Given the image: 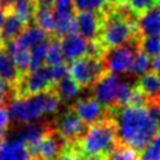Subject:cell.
Segmentation results:
<instances>
[{
    "label": "cell",
    "instance_id": "cell-19",
    "mask_svg": "<svg viewBox=\"0 0 160 160\" xmlns=\"http://www.w3.org/2000/svg\"><path fill=\"white\" fill-rule=\"evenodd\" d=\"M21 74L19 72L18 68L15 66L12 59L6 52L2 44H0V78L8 81L9 84L16 86Z\"/></svg>",
    "mask_w": 160,
    "mask_h": 160
},
{
    "label": "cell",
    "instance_id": "cell-11",
    "mask_svg": "<svg viewBox=\"0 0 160 160\" xmlns=\"http://www.w3.org/2000/svg\"><path fill=\"white\" fill-rule=\"evenodd\" d=\"M101 24H102V11L101 12L78 11V14H75L76 32L80 34L89 42L98 40Z\"/></svg>",
    "mask_w": 160,
    "mask_h": 160
},
{
    "label": "cell",
    "instance_id": "cell-24",
    "mask_svg": "<svg viewBox=\"0 0 160 160\" xmlns=\"http://www.w3.org/2000/svg\"><path fill=\"white\" fill-rule=\"evenodd\" d=\"M150 69H151V59L148 55H145L144 52H141L140 50H136L134 59L131 61L129 72L131 75L141 76V75L146 74Z\"/></svg>",
    "mask_w": 160,
    "mask_h": 160
},
{
    "label": "cell",
    "instance_id": "cell-8",
    "mask_svg": "<svg viewBox=\"0 0 160 160\" xmlns=\"http://www.w3.org/2000/svg\"><path fill=\"white\" fill-rule=\"evenodd\" d=\"M54 130L65 140L66 144H76L86 129L82 120L72 111V109H69L58 115Z\"/></svg>",
    "mask_w": 160,
    "mask_h": 160
},
{
    "label": "cell",
    "instance_id": "cell-15",
    "mask_svg": "<svg viewBox=\"0 0 160 160\" xmlns=\"http://www.w3.org/2000/svg\"><path fill=\"white\" fill-rule=\"evenodd\" d=\"M136 30L139 38L160 36V9L154 6L142 12L136 20Z\"/></svg>",
    "mask_w": 160,
    "mask_h": 160
},
{
    "label": "cell",
    "instance_id": "cell-17",
    "mask_svg": "<svg viewBox=\"0 0 160 160\" xmlns=\"http://www.w3.org/2000/svg\"><path fill=\"white\" fill-rule=\"evenodd\" d=\"M141 94L145 96L146 101L160 100V75L154 71H148L141 75L138 85Z\"/></svg>",
    "mask_w": 160,
    "mask_h": 160
},
{
    "label": "cell",
    "instance_id": "cell-42",
    "mask_svg": "<svg viewBox=\"0 0 160 160\" xmlns=\"http://www.w3.org/2000/svg\"><path fill=\"white\" fill-rule=\"evenodd\" d=\"M159 1H160V0H159ZM159 9H160V5H159Z\"/></svg>",
    "mask_w": 160,
    "mask_h": 160
},
{
    "label": "cell",
    "instance_id": "cell-27",
    "mask_svg": "<svg viewBox=\"0 0 160 160\" xmlns=\"http://www.w3.org/2000/svg\"><path fill=\"white\" fill-rule=\"evenodd\" d=\"M45 64L48 66H55V65H59V64H64L61 45H60V41L56 38L50 40V44H49V48H48V51H46Z\"/></svg>",
    "mask_w": 160,
    "mask_h": 160
},
{
    "label": "cell",
    "instance_id": "cell-28",
    "mask_svg": "<svg viewBox=\"0 0 160 160\" xmlns=\"http://www.w3.org/2000/svg\"><path fill=\"white\" fill-rule=\"evenodd\" d=\"M105 160H140V155L136 150L122 144H118Z\"/></svg>",
    "mask_w": 160,
    "mask_h": 160
},
{
    "label": "cell",
    "instance_id": "cell-33",
    "mask_svg": "<svg viewBox=\"0 0 160 160\" xmlns=\"http://www.w3.org/2000/svg\"><path fill=\"white\" fill-rule=\"evenodd\" d=\"M50 71H51V76L54 82L56 84L58 81L62 80L64 78L69 76V68L65 64H59L55 66H50Z\"/></svg>",
    "mask_w": 160,
    "mask_h": 160
},
{
    "label": "cell",
    "instance_id": "cell-4",
    "mask_svg": "<svg viewBox=\"0 0 160 160\" xmlns=\"http://www.w3.org/2000/svg\"><path fill=\"white\" fill-rule=\"evenodd\" d=\"M105 72L102 59L91 55H85L69 66V76L80 88H92Z\"/></svg>",
    "mask_w": 160,
    "mask_h": 160
},
{
    "label": "cell",
    "instance_id": "cell-39",
    "mask_svg": "<svg viewBox=\"0 0 160 160\" xmlns=\"http://www.w3.org/2000/svg\"><path fill=\"white\" fill-rule=\"evenodd\" d=\"M110 4H111V6H118V5H124V4H126L129 0H108Z\"/></svg>",
    "mask_w": 160,
    "mask_h": 160
},
{
    "label": "cell",
    "instance_id": "cell-37",
    "mask_svg": "<svg viewBox=\"0 0 160 160\" xmlns=\"http://www.w3.org/2000/svg\"><path fill=\"white\" fill-rule=\"evenodd\" d=\"M151 69H152L154 72L160 75V55L151 60Z\"/></svg>",
    "mask_w": 160,
    "mask_h": 160
},
{
    "label": "cell",
    "instance_id": "cell-34",
    "mask_svg": "<svg viewBox=\"0 0 160 160\" xmlns=\"http://www.w3.org/2000/svg\"><path fill=\"white\" fill-rule=\"evenodd\" d=\"M145 106L151 116V119L156 122V125L160 128V100H154V101H146Z\"/></svg>",
    "mask_w": 160,
    "mask_h": 160
},
{
    "label": "cell",
    "instance_id": "cell-16",
    "mask_svg": "<svg viewBox=\"0 0 160 160\" xmlns=\"http://www.w3.org/2000/svg\"><path fill=\"white\" fill-rule=\"evenodd\" d=\"M26 26L28 25L18 15H15L12 11H6L0 31V42L5 45L10 41H14L21 35Z\"/></svg>",
    "mask_w": 160,
    "mask_h": 160
},
{
    "label": "cell",
    "instance_id": "cell-25",
    "mask_svg": "<svg viewBox=\"0 0 160 160\" xmlns=\"http://www.w3.org/2000/svg\"><path fill=\"white\" fill-rule=\"evenodd\" d=\"M138 50L148 55L150 59L160 55V36H146L140 38L138 41Z\"/></svg>",
    "mask_w": 160,
    "mask_h": 160
},
{
    "label": "cell",
    "instance_id": "cell-5",
    "mask_svg": "<svg viewBox=\"0 0 160 160\" xmlns=\"http://www.w3.org/2000/svg\"><path fill=\"white\" fill-rule=\"evenodd\" d=\"M55 82L51 76L50 66L42 65L38 69L28 70L26 72L21 74L16 86V96H25V95H34L52 90Z\"/></svg>",
    "mask_w": 160,
    "mask_h": 160
},
{
    "label": "cell",
    "instance_id": "cell-32",
    "mask_svg": "<svg viewBox=\"0 0 160 160\" xmlns=\"http://www.w3.org/2000/svg\"><path fill=\"white\" fill-rule=\"evenodd\" d=\"M16 96L15 86L0 78V104H5Z\"/></svg>",
    "mask_w": 160,
    "mask_h": 160
},
{
    "label": "cell",
    "instance_id": "cell-30",
    "mask_svg": "<svg viewBox=\"0 0 160 160\" xmlns=\"http://www.w3.org/2000/svg\"><path fill=\"white\" fill-rule=\"evenodd\" d=\"M74 8L78 11H95L101 12L106 8L108 0H72Z\"/></svg>",
    "mask_w": 160,
    "mask_h": 160
},
{
    "label": "cell",
    "instance_id": "cell-10",
    "mask_svg": "<svg viewBox=\"0 0 160 160\" xmlns=\"http://www.w3.org/2000/svg\"><path fill=\"white\" fill-rule=\"evenodd\" d=\"M72 111L82 120V122L86 125H92L105 118L110 116V110L104 108L94 96L79 99L72 105Z\"/></svg>",
    "mask_w": 160,
    "mask_h": 160
},
{
    "label": "cell",
    "instance_id": "cell-6",
    "mask_svg": "<svg viewBox=\"0 0 160 160\" xmlns=\"http://www.w3.org/2000/svg\"><path fill=\"white\" fill-rule=\"evenodd\" d=\"M134 41L105 50L101 59H102L106 72H111L119 76L120 74L129 72L131 61L134 59V55L138 48V42L135 44Z\"/></svg>",
    "mask_w": 160,
    "mask_h": 160
},
{
    "label": "cell",
    "instance_id": "cell-9",
    "mask_svg": "<svg viewBox=\"0 0 160 160\" xmlns=\"http://www.w3.org/2000/svg\"><path fill=\"white\" fill-rule=\"evenodd\" d=\"M66 149L65 140L50 125L36 146L34 160H58Z\"/></svg>",
    "mask_w": 160,
    "mask_h": 160
},
{
    "label": "cell",
    "instance_id": "cell-2",
    "mask_svg": "<svg viewBox=\"0 0 160 160\" xmlns=\"http://www.w3.org/2000/svg\"><path fill=\"white\" fill-rule=\"evenodd\" d=\"M60 105V99L52 90H49L34 95L15 96L10 100L8 105V111L10 121L24 125L29 122H35L44 115L58 112Z\"/></svg>",
    "mask_w": 160,
    "mask_h": 160
},
{
    "label": "cell",
    "instance_id": "cell-21",
    "mask_svg": "<svg viewBox=\"0 0 160 160\" xmlns=\"http://www.w3.org/2000/svg\"><path fill=\"white\" fill-rule=\"evenodd\" d=\"M15 40H18L24 48L30 50L32 46H35L40 42H44L49 39H48V34L44 32L36 25H28L25 28V30L21 32V35Z\"/></svg>",
    "mask_w": 160,
    "mask_h": 160
},
{
    "label": "cell",
    "instance_id": "cell-35",
    "mask_svg": "<svg viewBox=\"0 0 160 160\" xmlns=\"http://www.w3.org/2000/svg\"><path fill=\"white\" fill-rule=\"evenodd\" d=\"M52 11H75L72 0H55Z\"/></svg>",
    "mask_w": 160,
    "mask_h": 160
},
{
    "label": "cell",
    "instance_id": "cell-14",
    "mask_svg": "<svg viewBox=\"0 0 160 160\" xmlns=\"http://www.w3.org/2000/svg\"><path fill=\"white\" fill-rule=\"evenodd\" d=\"M49 126H50V124H44V122H40V121H35V122L24 124L20 128L18 138L26 145V148L29 149L32 159H34L36 146H38L39 141L41 140V138L44 136V134L46 132V130L49 129Z\"/></svg>",
    "mask_w": 160,
    "mask_h": 160
},
{
    "label": "cell",
    "instance_id": "cell-23",
    "mask_svg": "<svg viewBox=\"0 0 160 160\" xmlns=\"http://www.w3.org/2000/svg\"><path fill=\"white\" fill-rule=\"evenodd\" d=\"M36 10V2L31 0H15L10 10L15 15H18L26 25H29L34 20V14Z\"/></svg>",
    "mask_w": 160,
    "mask_h": 160
},
{
    "label": "cell",
    "instance_id": "cell-38",
    "mask_svg": "<svg viewBox=\"0 0 160 160\" xmlns=\"http://www.w3.org/2000/svg\"><path fill=\"white\" fill-rule=\"evenodd\" d=\"M55 0H38L36 1V6H41V8H51L54 5Z\"/></svg>",
    "mask_w": 160,
    "mask_h": 160
},
{
    "label": "cell",
    "instance_id": "cell-13",
    "mask_svg": "<svg viewBox=\"0 0 160 160\" xmlns=\"http://www.w3.org/2000/svg\"><path fill=\"white\" fill-rule=\"evenodd\" d=\"M0 160H34L26 145L18 136L0 140Z\"/></svg>",
    "mask_w": 160,
    "mask_h": 160
},
{
    "label": "cell",
    "instance_id": "cell-20",
    "mask_svg": "<svg viewBox=\"0 0 160 160\" xmlns=\"http://www.w3.org/2000/svg\"><path fill=\"white\" fill-rule=\"evenodd\" d=\"M80 90L81 88L70 76H66L62 80L58 81L52 88V91L56 94V96L60 99L61 102L72 101L79 96Z\"/></svg>",
    "mask_w": 160,
    "mask_h": 160
},
{
    "label": "cell",
    "instance_id": "cell-41",
    "mask_svg": "<svg viewBox=\"0 0 160 160\" xmlns=\"http://www.w3.org/2000/svg\"><path fill=\"white\" fill-rule=\"evenodd\" d=\"M31 1H35V2H36V1H38V0H31Z\"/></svg>",
    "mask_w": 160,
    "mask_h": 160
},
{
    "label": "cell",
    "instance_id": "cell-18",
    "mask_svg": "<svg viewBox=\"0 0 160 160\" xmlns=\"http://www.w3.org/2000/svg\"><path fill=\"white\" fill-rule=\"evenodd\" d=\"M6 52L12 59L15 66L18 68L20 74L26 72L30 69V51L29 49L24 48L18 40L10 41L4 45Z\"/></svg>",
    "mask_w": 160,
    "mask_h": 160
},
{
    "label": "cell",
    "instance_id": "cell-1",
    "mask_svg": "<svg viewBox=\"0 0 160 160\" xmlns=\"http://www.w3.org/2000/svg\"><path fill=\"white\" fill-rule=\"evenodd\" d=\"M110 115L116 128L119 144L136 151L142 150L160 130L145 105L116 108L110 110Z\"/></svg>",
    "mask_w": 160,
    "mask_h": 160
},
{
    "label": "cell",
    "instance_id": "cell-40",
    "mask_svg": "<svg viewBox=\"0 0 160 160\" xmlns=\"http://www.w3.org/2000/svg\"><path fill=\"white\" fill-rule=\"evenodd\" d=\"M4 18H5V10L0 6V31H1V26H2V21H4ZM1 44V42H0Z\"/></svg>",
    "mask_w": 160,
    "mask_h": 160
},
{
    "label": "cell",
    "instance_id": "cell-31",
    "mask_svg": "<svg viewBox=\"0 0 160 160\" xmlns=\"http://www.w3.org/2000/svg\"><path fill=\"white\" fill-rule=\"evenodd\" d=\"M159 0H129L128 6L130 8V10L136 15H141L142 12L148 11L149 9L154 8L158 4Z\"/></svg>",
    "mask_w": 160,
    "mask_h": 160
},
{
    "label": "cell",
    "instance_id": "cell-36",
    "mask_svg": "<svg viewBox=\"0 0 160 160\" xmlns=\"http://www.w3.org/2000/svg\"><path fill=\"white\" fill-rule=\"evenodd\" d=\"M58 160H86V159L75 148H71V149H66Z\"/></svg>",
    "mask_w": 160,
    "mask_h": 160
},
{
    "label": "cell",
    "instance_id": "cell-7",
    "mask_svg": "<svg viewBox=\"0 0 160 160\" xmlns=\"http://www.w3.org/2000/svg\"><path fill=\"white\" fill-rule=\"evenodd\" d=\"M122 80L119 75L105 72L92 86L94 98L106 109L118 108V92Z\"/></svg>",
    "mask_w": 160,
    "mask_h": 160
},
{
    "label": "cell",
    "instance_id": "cell-12",
    "mask_svg": "<svg viewBox=\"0 0 160 160\" xmlns=\"http://www.w3.org/2000/svg\"><path fill=\"white\" fill-rule=\"evenodd\" d=\"M61 51L64 60L66 61H75L89 52V41L85 40L80 34L76 31L69 32L62 36V40L60 41Z\"/></svg>",
    "mask_w": 160,
    "mask_h": 160
},
{
    "label": "cell",
    "instance_id": "cell-22",
    "mask_svg": "<svg viewBox=\"0 0 160 160\" xmlns=\"http://www.w3.org/2000/svg\"><path fill=\"white\" fill-rule=\"evenodd\" d=\"M34 21L38 28H40L44 32L55 34V24H54V15L52 10L49 8H41L36 6L35 14H34Z\"/></svg>",
    "mask_w": 160,
    "mask_h": 160
},
{
    "label": "cell",
    "instance_id": "cell-26",
    "mask_svg": "<svg viewBox=\"0 0 160 160\" xmlns=\"http://www.w3.org/2000/svg\"><path fill=\"white\" fill-rule=\"evenodd\" d=\"M49 44H50V40H46L44 42H40V44L32 46L29 50L30 51V69L29 70L38 69V68H40V66L44 65Z\"/></svg>",
    "mask_w": 160,
    "mask_h": 160
},
{
    "label": "cell",
    "instance_id": "cell-3",
    "mask_svg": "<svg viewBox=\"0 0 160 160\" xmlns=\"http://www.w3.org/2000/svg\"><path fill=\"white\" fill-rule=\"evenodd\" d=\"M119 144L116 128L111 115L90 125L78 141V151L85 159H101L112 151Z\"/></svg>",
    "mask_w": 160,
    "mask_h": 160
},
{
    "label": "cell",
    "instance_id": "cell-29",
    "mask_svg": "<svg viewBox=\"0 0 160 160\" xmlns=\"http://www.w3.org/2000/svg\"><path fill=\"white\" fill-rule=\"evenodd\" d=\"M140 160H160V130L154 139L141 150Z\"/></svg>",
    "mask_w": 160,
    "mask_h": 160
}]
</instances>
